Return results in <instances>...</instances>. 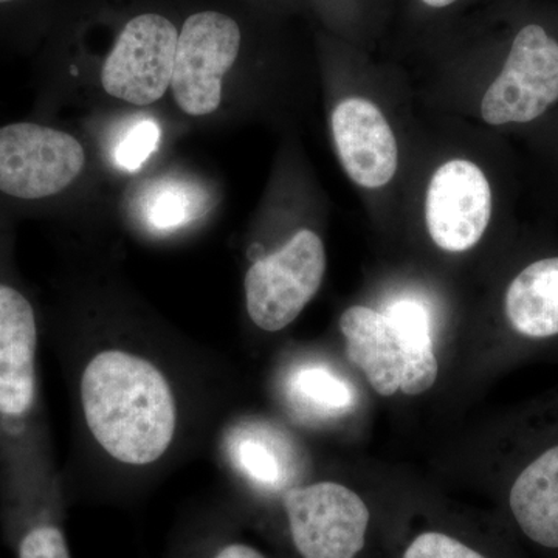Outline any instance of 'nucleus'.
Instances as JSON below:
<instances>
[{"mask_svg": "<svg viewBox=\"0 0 558 558\" xmlns=\"http://www.w3.org/2000/svg\"><path fill=\"white\" fill-rule=\"evenodd\" d=\"M80 392L87 428L110 458L142 468L170 450L178 403L150 360L121 349L98 352L84 368Z\"/></svg>", "mask_w": 558, "mask_h": 558, "instance_id": "1", "label": "nucleus"}, {"mask_svg": "<svg viewBox=\"0 0 558 558\" xmlns=\"http://www.w3.org/2000/svg\"><path fill=\"white\" fill-rule=\"evenodd\" d=\"M86 165V153L75 135L35 123L0 126V196L43 202L70 189Z\"/></svg>", "mask_w": 558, "mask_h": 558, "instance_id": "2", "label": "nucleus"}, {"mask_svg": "<svg viewBox=\"0 0 558 558\" xmlns=\"http://www.w3.org/2000/svg\"><path fill=\"white\" fill-rule=\"evenodd\" d=\"M326 271V252L315 231H296L278 252L253 263L245 275L248 317L266 332L299 318L317 295Z\"/></svg>", "mask_w": 558, "mask_h": 558, "instance_id": "3", "label": "nucleus"}, {"mask_svg": "<svg viewBox=\"0 0 558 558\" xmlns=\"http://www.w3.org/2000/svg\"><path fill=\"white\" fill-rule=\"evenodd\" d=\"M558 101V39L531 22L517 32L505 65L492 83L481 116L492 126L537 120Z\"/></svg>", "mask_w": 558, "mask_h": 558, "instance_id": "4", "label": "nucleus"}, {"mask_svg": "<svg viewBox=\"0 0 558 558\" xmlns=\"http://www.w3.org/2000/svg\"><path fill=\"white\" fill-rule=\"evenodd\" d=\"M241 49L238 22L219 11L193 14L179 33L172 70V94L191 117L216 112L222 102V83Z\"/></svg>", "mask_w": 558, "mask_h": 558, "instance_id": "5", "label": "nucleus"}, {"mask_svg": "<svg viewBox=\"0 0 558 558\" xmlns=\"http://www.w3.org/2000/svg\"><path fill=\"white\" fill-rule=\"evenodd\" d=\"M290 534L303 558H354L365 546L369 509L351 488L317 483L286 492Z\"/></svg>", "mask_w": 558, "mask_h": 558, "instance_id": "6", "label": "nucleus"}, {"mask_svg": "<svg viewBox=\"0 0 558 558\" xmlns=\"http://www.w3.org/2000/svg\"><path fill=\"white\" fill-rule=\"evenodd\" d=\"M179 32L160 14L128 22L101 69L106 94L134 106H149L171 87Z\"/></svg>", "mask_w": 558, "mask_h": 558, "instance_id": "7", "label": "nucleus"}, {"mask_svg": "<svg viewBox=\"0 0 558 558\" xmlns=\"http://www.w3.org/2000/svg\"><path fill=\"white\" fill-rule=\"evenodd\" d=\"M490 218V183L478 165L457 159L435 171L425 199V222L440 250L461 253L475 247Z\"/></svg>", "mask_w": 558, "mask_h": 558, "instance_id": "8", "label": "nucleus"}, {"mask_svg": "<svg viewBox=\"0 0 558 558\" xmlns=\"http://www.w3.org/2000/svg\"><path fill=\"white\" fill-rule=\"evenodd\" d=\"M332 134L341 165L363 189H381L395 178L398 142L381 110L363 98H348L332 112Z\"/></svg>", "mask_w": 558, "mask_h": 558, "instance_id": "9", "label": "nucleus"}, {"mask_svg": "<svg viewBox=\"0 0 558 558\" xmlns=\"http://www.w3.org/2000/svg\"><path fill=\"white\" fill-rule=\"evenodd\" d=\"M38 323L20 289L0 282V416L31 413L36 398Z\"/></svg>", "mask_w": 558, "mask_h": 558, "instance_id": "10", "label": "nucleus"}, {"mask_svg": "<svg viewBox=\"0 0 558 558\" xmlns=\"http://www.w3.org/2000/svg\"><path fill=\"white\" fill-rule=\"evenodd\" d=\"M348 357L365 373L371 387L380 396L398 392L405 349L391 319L365 306H352L340 317Z\"/></svg>", "mask_w": 558, "mask_h": 558, "instance_id": "11", "label": "nucleus"}, {"mask_svg": "<svg viewBox=\"0 0 558 558\" xmlns=\"http://www.w3.org/2000/svg\"><path fill=\"white\" fill-rule=\"evenodd\" d=\"M509 509L529 539L558 549V439L521 465L509 487Z\"/></svg>", "mask_w": 558, "mask_h": 558, "instance_id": "12", "label": "nucleus"}, {"mask_svg": "<svg viewBox=\"0 0 558 558\" xmlns=\"http://www.w3.org/2000/svg\"><path fill=\"white\" fill-rule=\"evenodd\" d=\"M505 315L521 340L558 337V256L534 260L509 282Z\"/></svg>", "mask_w": 558, "mask_h": 558, "instance_id": "13", "label": "nucleus"}, {"mask_svg": "<svg viewBox=\"0 0 558 558\" xmlns=\"http://www.w3.org/2000/svg\"><path fill=\"white\" fill-rule=\"evenodd\" d=\"M138 211L149 229L178 230L208 211V194L197 183L178 179L159 180L143 191Z\"/></svg>", "mask_w": 558, "mask_h": 558, "instance_id": "14", "label": "nucleus"}, {"mask_svg": "<svg viewBox=\"0 0 558 558\" xmlns=\"http://www.w3.org/2000/svg\"><path fill=\"white\" fill-rule=\"evenodd\" d=\"M229 451L238 469L256 483L278 486L286 478L282 449L267 433L238 429L230 436Z\"/></svg>", "mask_w": 558, "mask_h": 558, "instance_id": "15", "label": "nucleus"}, {"mask_svg": "<svg viewBox=\"0 0 558 558\" xmlns=\"http://www.w3.org/2000/svg\"><path fill=\"white\" fill-rule=\"evenodd\" d=\"M292 389L301 402L326 413H339L352 402L348 385L323 368L299 371L293 377Z\"/></svg>", "mask_w": 558, "mask_h": 558, "instance_id": "16", "label": "nucleus"}, {"mask_svg": "<svg viewBox=\"0 0 558 558\" xmlns=\"http://www.w3.org/2000/svg\"><path fill=\"white\" fill-rule=\"evenodd\" d=\"M160 135V126L156 121H135L120 135L112 153L113 163L123 171H138L159 148Z\"/></svg>", "mask_w": 558, "mask_h": 558, "instance_id": "17", "label": "nucleus"}, {"mask_svg": "<svg viewBox=\"0 0 558 558\" xmlns=\"http://www.w3.org/2000/svg\"><path fill=\"white\" fill-rule=\"evenodd\" d=\"M385 315L391 319L392 325L398 330L405 352L433 349L428 314L417 301H396Z\"/></svg>", "mask_w": 558, "mask_h": 558, "instance_id": "18", "label": "nucleus"}, {"mask_svg": "<svg viewBox=\"0 0 558 558\" xmlns=\"http://www.w3.org/2000/svg\"><path fill=\"white\" fill-rule=\"evenodd\" d=\"M403 558H486L464 543L439 532H425L405 550Z\"/></svg>", "mask_w": 558, "mask_h": 558, "instance_id": "19", "label": "nucleus"}, {"mask_svg": "<svg viewBox=\"0 0 558 558\" xmlns=\"http://www.w3.org/2000/svg\"><path fill=\"white\" fill-rule=\"evenodd\" d=\"M20 558H70L64 534L49 524L32 529L22 538Z\"/></svg>", "mask_w": 558, "mask_h": 558, "instance_id": "20", "label": "nucleus"}, {"mask_svg": "<svg viewBox=\"0 0 558 558\" xmlns=\"http://www.w3.org/2000/svg\"><path fill=\"white\" fill-rule=\"evenodd\" d=\"M215 558H266L259 550L252 548V546L241 545V543H234V545L226 546L216 554Z\"/></svg>", "mask_w": 558, "mask_h": 558, "instance_id": "21", "label": "nucleus"}, {"mask_svg": "<svg viewBox=\"0 0 558 558\" xmlns=\"http://www.w3.org/2000/svg\"><path fill=\"white\" fill-rule=\"evenodd\" d=\"M425 5L432 7V9H446V7L451 5V3L457 2V0H422Z\"/></svg>", "mask_w": 558, "mask_h": 558, "instance_id": "22", "label": "nucleus"}, {"mask_svg": "<svg viewBox=\"0 0 558 558\" xmlns=\"http://www.w3.org/2000/svg\"><path fill=\"white\" fill-rule=\"evenodd\" d=\"M24 0H0V9H10V7L17 5Z\"/></svg>", "mask_w": 558, "mask_h": 558, "instance_id": "23", "label": "nucleus"}]
</instances>
